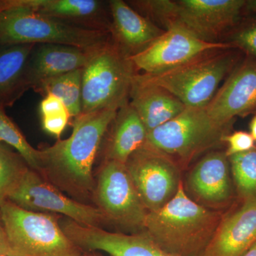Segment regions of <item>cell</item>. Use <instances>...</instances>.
I'll return each instance as SVG.
<instances>
[{
  "label": "cell",
  "mask_w": 256,
  "mask_h": 256,
  "mask_svg": "<svg viewBox=\"0 0 256 256\" xmlns=\"http://www.w3.org/2000/svg\"><path fill=\"white\" fill-rule=\"evenodd\" d=\"M256 242V201L237 200L202 256H242Z\"/></svg>",
  "instance_id": "cell-15"
},
{
  "label": "cell",
  "mask_w": 256,
  "mask_h": 256,
  "mask_svg": "<svg viewBox=\"0 0 256 256\" xmlns=\"http://www.w3.org/2000/svg\"><path fill=\"white\" fill-rule=\"evenodd\" d=\"M108 5L111 40L129 56L142 52L164 34V30L139 14L126 2L111 0Z\"/></svg>",
  "instance_id": "cell-18"
},
{
  "label": "cell",
  "mask_w": 256,
  "mask_h": 256,
  "mask_svg": "<svg viewBox=\"0 0 256 256\" xmlns=\"http://www.w3.org/2000/svg\"><path fill=\"white\" fill-rule=\"evenodd\" d=\"M210 118L232 127L236 117L256 114V60L246 56L228 75L224 85L205 106Z\"/></svg>",
  "instance_id": "cell-13"
},
{
  "label": "cell",
  "mask_w": 256,
  "mask_h": 256,
  "mask_svg": "<svg viewBox=\"0 0 256 256\" xmlns=\"http://www.w3.org/2000/svg\"><path fill=\"white\" fill-rule=\"evenodd\" d=\"M97 48L86 50L66 45L36 44L26 64V88L34 90L45 80L84 68Z\"/></svg>",
  "instance_id": "cell-17"
},
{
  "label": "cell",
  "mask_w": 256,
  "mask_h": 256,
  "mask_svg": "<svg viewBox=\"0 0 256 256\" xmlns=\"http://www.w3.org/2000/svg\"><path fill=\"white\" fill-rule=\"evenodd\" d=\"M82 68L64 74L42 82L34 89L42 96L53 95L62 101L70 118L82 112Z\"/></svg>",
  "instance_id": "cell-22"
},
{
  "label": "cell",
  "mask_w": 256,
  "mask_h": 256,
  "mask_svg": "<svg viewBox=\"0 0 256 256\" xmlns=\"http://www.w3.org/2000/svg\"><path fill=\"white\" fill-rule=\"evenodd\" d=\"M118 110L107 109L75 118L70 137L40 150L38 174L76 201L84 203L94 198L96 182L92 168Z\"/></svg>",
  "instance_id": "cell-1"
},
{
  "label": "cell",
  "mask_w": 256,
  "mask_h": 256,
  "mask_svg": "<svg viewBox=\"0 0 256 256\" xmlns=\"http://www.w3.org/2000/svg\"><path fill=\"white\" fill-rule=\"evenodd\" d=\"M224 143L227 144L226 154L229 158L252 150L256 148V142L250 132L236 131L224 136Z\"/></svg>",
  "instance_id": "cell-27"
},
{
  "label": "cell",
  "mask_w": 256,
  "mask_h": 256,
  "mask_svg": "<svg viewBox=\"0 0 256 256\" xmlns=\"http://www.w3.org/2000/svg\"><path fill=\"white\" fill-rule=\"evenodd\" d=\"M136 8L164 26L182 28L203 41L216 43L240 22L246 0H142Z\"/></svg>",
  "instance_id": "cell-4"
},
{
  "label": "cell",
  "mask_w": 256,
  "mask_h": 256,
  "mask_svg": "<svg viewBox=\"0 0 256 256\" xmlns=\"http://www.w3.org/2000/svg\"><path fill=\"white\" fill-rule=\"evenodd\" d=\"M0 256H18L10 246L0 216Z\"/></svg>",
  "instance_id": "cell-30"
},
{
  "label": "cell",
  "mask_w": 256,
  "mask_h": 256,
  "mask_svg": "<svg viewBox=\"0 0 256 256\" xmlns=\"http://www.w3.org/2000/svg\"><path fill=\"white\" fill-rule=\"evenodd\" d=\"M40 110L42 116L68 111L62 101L53 95L44 96L43 100L40 104Z\"/></svg>",
  "instance_id": "cell-29"
},
{
  "label": "cell",
  "mask_w": 256,
  "mask_h": 256,
  "mask_svg": "<svg viewBox=\"0 0 256 256\" xmlns=\"http://www.w3.org/2000/svg\"><path fill=\"white\" fill-rule=\"evenodd\" d=\"M70 116L68 111L42 116V127L46 132L60 138L68 124Z\"/></svg>",
  "instance_id": "cell-28"
},
{
  "label": "cell",
  "mask_w": 256,
  "mask_h": 256,
  "mask_svg": "<svg viewBox=\"0 0 256 256\" xmlns=\"http://www.w3.org/2000/svg\"><path fill=\"white\" fill-rule=\"evenodd\" d=\"M224 214L194 201L182 183L171 201L160 210L148 212L142 233L170 256H202Z\"/></svg>",
  "instance_id": "cell-2"
},
{
  "label": "cell",
  "mask_w": 256,
  "mask_h": 256,
  "mask_svg": "<svg viewBox=\"0 0 256 256\" xmlns=\"http://www.w3.org/2000/svg\"><path fill=\"white\" fill-rule=\"evenodd\" d=\"M226 43L256 60V20L242 24L239 22L229 32Z\"/></svg>",
  "instance_id": "cell-26"
},
{
  "label": "cell",
  "mask_w": 256,
  "mask_h": 256,
  "mask_svg": "<svg viewBox=\"0 0 256 256\" xmlns=\"http://www.w3.org/2000/svg\"><path fill=\"white\" fill-rule=\"evenodd\" d=\"M242 256H256V242Z\"/></svg>",
  "instance_id": "cell-33"
},
{
  "label": "cell",
  "mask_w": 256,
  "mask_h": 256,
  "mask_svg": "<svg viewBox=\"0 0 256 256\" xmlns=\"http://www.w3.org/2000/svg\"><path fill=\"white\" fill-rule=\"evenodd\" d=\"M249 128H250V134H252V138L256 142V114L250 121Z\"/></svg>",
  "instance_id": "cell-32"
},
{
  "label": "cell",
  "mask_w": 256,
  "mask_h": 256,
  "mask_svg": "<svg viewBox=\"0 0 256 256\" xmlns=\"http://www.w3.org/2000/svg\"><path fill=\"white\" fill-rule=\"evenodd\" d=\"M79 256H98L96 255H92V254H82V255Z\"/></svg>",
  "instance_id": "cell-34"
},
{
  "label": "cell",
  "mask_w": 256,
  "mask_h": 256,
  "mask_svg": "<svg viewBox=\"0 0 256 256\" xmlns=\"http://www.w3.org/2000/svg\"><path fill=\"white\" fill-rule=\"evenodd\" d=\"M136 73L130 56L112 40L98 47L82 68V114L119 110L129 102Z\"/></svg>",
  "instance_id": "cell-6"
},
{
  "label": "cell",
  "mask_w": 256,
  "mask_h": 256,
  "mask_svg": "<svg viewBox=\"0 0 256 256\" xmlns=\"http://www.w3.org/2000/svg\"><path fill=\"white\" fill-rule=\"evenodd\" d=\"M130 98V104L139 114L148 132L174 118L186 108L168 90L142 84L134 76Z\"/></svg>",
  "instance_id": "cell-19"
},
{
  "label": "cell",
  "mask_w": 256,
  "mask_h": 256,
  "mask_svg": "<svg viewBox=\"0 0 256 256\" xmlns=\"http://www.w3.org/2000/svg\"><path fill=\"white\" fill-rule=\"evenodd\" d=\"M111 126L105 160L126 164L133 153L146 144L148 130L130 102L118 110Z\"/></svg>",
  "instance_id": "cell-20"
},
{
  "label": "cell",
  "mask_w": 256,
  "mask_h": 256,
  "mask_svg": "<svg viewBox=\"0 0 256 256\" xmlns=\"http://www.w3.org/2000/svg\"><path fill=\"white\" fill-rule=\"evenodd\" d=\"M108 222L141 233L148 210L126 164L105 160L99 170L94 198Z\"/></svg>",
  "instance_id": "cell-9"
},
{
  "label": "cell",
  "mask_w": 256,
  "mask_h": 256,
  "mask_svg": "<svg viewBox=\"0 0 256 256\" xmlns=\"http://www.w3.org/2000/svg\"><path fill=\"white\" fill-rule=\"evenodd\" d=\"M228 160L237 198L256 201V146Z\"/></svg>",
  "instance_id": "cell-23"
},
{
  "label": "cell",
  "mask_w": 256,
  "mask_h": 256,
  "mask_svg": "<svg viewBox=\"0 0 256 256\" xmlns=\"http://www.w3.org/2000/svg\"><path fill=\"white\" fill-rule=\"evenodd\" d=\"M22 8L88 30L109 32L104 2L98 0H0V11Z\"/></svg>",
  "instance_id": "cell-16"
},
{
  "label": "cell",
  "mask_w": 256,
  "mask_h": 256,
  "mask_svg": "<svg viewBox=\"0 0 256 256\" xmlns=\"http://www.w3.org/2000/svg\"><path fill=\"white\" fill-rule=\"evenodd\" d=\"M0 216L10 246L18 256H79L82 252L53 215L23 210L0 201Z\"/></svg>",
  "instance_id": "cell-8"
},
{
  "label": "cell",
  "mask_w": 256,
  "mask_h": 256,
  "mask_svg": "<svg viewBox=\"0 0 256 256\" xmlns=\"http://www.w3.org/2000/svg\"><path fill=\"white\" fill-rule=\"evenodd\" d=\"M124 164L148 212L164 206L182 183L180 166L168 156L146 146L133 153Z\"/></svg>",
  "instance_id": "cell-11"
},
{
  "label": "cell",
  "mask_w": 256,
  "mask_h": 256,
  "mask_svg": "<svg viewBox=\"0 0 256 256\" xmlns=\"http://www.w3.org/2000/svg\"><path fill=\"white\" fill-rule=\"evenodd\" d=\"M230 128L210 118L204 107H186L174 118L148 132L144 146L168 156L182 170L202 153L223 144Z\"/></svg>",
  "instance_id": "cell-7"
},
{
  "label": "cell",
  "mask_w": 256,
  "mask_h": 256,
  "mask_svg": "<svg viewBox=\"0 0 256 256\" xmlns=\"http://www.w3.org/2000/svg\"><path fill=\"white\" fill-rule=\"evenodd\" d=\"M256 13V0H248L246 2L244 12Z\"/></svg>",
  "instance_id": "cell-31"
},
{
  "label": "cell",
  "mask_w": 256,
  "mask_h": 256,
  "mask_svg": "<svg viewBox=\"0 0 256 256\" xmlns=\"http://www.w3.org/2000/svg\"><path fill=\"white\" fill-rule=\"evenodd\" d=\"M0 142L14 148L30 169L38 172L41 164V151L35 149L26 140L16 124L10 118L0 105Z\"/></svg>",
  "instance_id": "cell-24"
},
{
  "label": "cell",
  "mask_w": 256,
  "mask_h": 256,
  "mask_svg": "<svg viewBox=\"0 0 256 256\" xmlns=\"http://www.w3.org/2000/svg\"><path fill=\"white\" fill-rule=\"evenodd\" d=\"M188 188L194 201L202 206L230 208L238 198L225 151L207 153L190 172Z\"/></svg>",
  "instance_id": "cell-14"
},
{
  "label": "cell",
  "mask_w": 256,
  "mask_h": 256,
  "mask_svg": "<svg viewBox=\"0 0 256 256\" xmlns=\"http://www.w3.org/2000/svg\"><path fill=\"white\" fill-rule=\"evenodd\" d=\"M240 52L208 50L176 68L159 74L136 73L134 78L168 90L186 107L204 108L216 94L222 80L242 62Z\"/></svg>",
  "instance_id": "cell-3"
},
{
  "label": "cell",
  "mask_w": 256,
  "mask_h": 256,
  "mask_svg": "<svg viewBox=\"0 0 256 256\" xmlns=\"http://www.w3.org/2000/svg\"><path fill=\"white\" fill-rule=\"evenodd\" d=\"M36 44L4 46L0 50V105H12L28 90L25 70Z\"/></svg>",
  "instance_id": "cell-21"
},
{
  "label": "cell",
  "mask_w": 256,
  "mask_h": 256,
  "mask_svg": "<svg viewBox=\"0 0 256 256\" xmlns=\"http://www.w3.org/2000/svg\"><path fill=\"white\" fill-rule=\"evenodd\" d=\"M111 40L109 32L80 28L22 8L0 11V45H66L92 50Z\"/></svg>",
  "instance_id": "cell-5"
},
{
  "label": "cell",
  "mask_w": 256,
  "mask_h": 256,
  "mask_svg": "<svg viewBox=\"0 0 256 256\" xmlns=\"http://www.w3.org/2000/svg\"><path fill=\"white\" fill-rule=\"evenodd\" d=\"M234 48L226 42L212 43L178 28H166L162 36L146 48L130 56L136 72L159 74L180 66L208 52Z\"/></svg>",
  "instance_id": "cell-12"
},
{
  "label": "cell",
  "mask_w": 256,
  "mask_h": 256,
  "mask_svg": "<svg viewBox=\"0 0 256 256\" xmlns=\"http://www.w3.org/2000/svg\"><path fill=\"white\" fill-rule=\"evenodd\" d=\"M28 168L18 153L0 142V201L6 200Z\"/></svg>",
  "instance_id": "cell-25"
},
{
  "label": "cell",
  "mask_w": 256,
  "mask_h": 256,
  "mask_svg": "<svg viewBox=\"0 0 256 256\" xmlns=\"http://www.w3.org/2000/svg\"><path fill=\"white\" fill-rule=\"evenodd\" d=\"M6 200L23 210L60 214L76 223L88 226L102 228L104 224L108 222L97 207L66 196L30 168Z\"/></svg>",
  "instance_id": "cell-10"
}]
</instances>
